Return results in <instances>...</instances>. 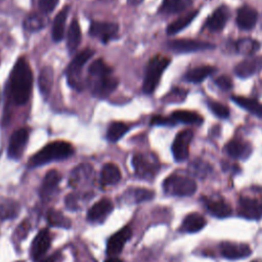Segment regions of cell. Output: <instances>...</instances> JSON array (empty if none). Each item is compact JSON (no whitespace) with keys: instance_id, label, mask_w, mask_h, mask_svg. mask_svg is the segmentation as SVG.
Segmentation results:
<instances>
[{"instance_id":"obj_1","label":"cell","mask_w":262,"mask_h":262,"mask_svg":"<svg viewBox=\"0 0 262 262\" xmlns=\"http://www.w3.org/2000/svg\"><path fill=\"white\" fill-rule=\"evenodd\" d=\"M10 94L15 104L24 105L31 96L33 73L25 57H19L10 73Z\"/></svg>"},{"instance_id":"obj_2","label":"cell","mask_w":262,"mask_h":262,"mask_svg":"<svg viewBox=\"0 0 262 262\" xmlns=\"http://www.w3.org/2000/svg\"><path fill=\"white\" fill-rule=\"evenodd\" d=\"M74 154V147L66 141H53L42 147L29 161V166L34 168L50 163L52 161L63 160Z\"/></svg>"},{"instance_id":"obj_3","label":"cell","mask_w":262,"mask_h":262,"mask_svg":"<svg viewBox=\"0 0 262 262\" xmlns=\"http://www.w3.org/2000/svg\"><path fill=\"white\" fill-rule=\"evenodd\" d=\"M163 187L167 194L175 196H188L195 192L196 183L188 176L172 174L165 179Z\"/></svg>"},{"instance_id":"obj_4","label":"cell","mask_w":262,"mask_h":262,"mask_svg":"<svg viewBox=\"0 0 262 262\" xmlns=\"http://www.w3.org/2000/svg\"><path fill=\"white\" fill-rule=\"evenodd\" d=\"M169 63H170V59L162 55H157L148 61L145 75H144L143 84H142V90L145 93L149 94L155 91V89L159 84V81L161 79L163 72L165 71V69L168 67Z\"/></svg>"},{"instance_id":"obj_5","label":"cell","mask_w":262,"mask_h":262,"mask_svg":"<svg viewBox=\"0 0 262 262\" xmlns=\"http://www.w3.org/2000/svg\"><path fill=\"white\" fill-rule=\"evenodd\" d=\"M93 50L86 48L80 51L71 61V63L68 66L66 75L68 79V83L71 87L81 90L83 87V82H82V69L85 66V63L91 58L93 55Z\"/></svg>"},{"instance_id":"obj_6","label":"cell","mask_w":262,"mask_h":262,"mask_svg":"<svg viewBox=\"0 0 262 262\" xmlns=\"http://www.w3.org/2000/svg\"><path fill=\"white\" fill-rule=\"evenodd\" d=\"M135 174L143 179H151L160 169V163L152 154H136L132 159Z\"/></svg>"},{"instance_id":"obj_7","label":"cell","mask_w":262,"mask_h":262,"mask_svg":"<svg viewBox=\"0 0 262 262\" xmlns=\"http://www.w3.org/2000/svg\"><path fill=\"white\" fill-rule=\"evenodd\" d=\"M118 79L113 76V74L98 75V76H89L88 84L90 91L93 96L98 98H105L118 86Z\"/></svg>"},{"instance_id":"obj_8","label":"cell","mask_w":262,"mask_h":262,"mask_svg":"<svg viewBox=\"0 0 262 262\" xmlns=\"http://www.w3.org/2000/svg\"><path fill=\"white\" fill-rule=\"evenodd\" d=\"M167 47L175 52H193L207 50L214 47L211 43L192 40V39H176L167 42Z\"/></svg>"},{"instance_id":"obj_9","label":"cell","mask_w":262,"mask_h":262,"mask_svg":"<svg viewBox=\"0 0 262 262\" xmlns=\"http://www.w3.org/2000/svg\"><path fill=\"white\" fill-rule=\"evenodd\" d=\"M94 177V171L91 165L81 164L77 166L70 175L69 184L74 188H81L89 185Z\"/></svg>"},{"instance_id":"obj_10","label":"cell","mask_w":262,"mask_h":262,"mask_svg":"<svg viewBox=\"0 0 262 262\" xmlns=\"http://www.w3.org/2000/svg\"><path fill=\"white\" fill-rule=\"evenodd\" d=\"M238 214L247 219L258 220L262 217V200L251 196L241 198Z\"/></svg>"},{"instance_id":"obj_11","label":"cell","mask_w":262,"mask_h":262,"mask_svg":"<svg viewBox=\"0 0 262 262\" xmlns=\"http://www.w3.org/2000/svg\"><path fill=\"white\" fill-rule=\"evenodd\" d=\"M119 32V26L115 23L93 21L89 28V34L99 39L103 43H107L116 38Z\"/></svg>"},{"instance_id":"obj_12","label":"cell","mask_w":262,"mask_h":262,"mask_svg":"<svg viewBox=\"0 0 262 262\" xmlns=\"http://www.w3.org/2000/svg\"><path fill=\"white\" fill-rule=\"evenodd\" d=\"M191 139H192L191 130H183L176 135L172 144V152L176 161L181 162L187 159Z\"/></svg>"},{"instance_id":"obj_13","label":"cell","mask_w":262,"mask_h":262,"mask_svg":"<svg viewBox=\"0 0 262 262\" xmlns=\"http://www.w3.org/2000/svg\"><path fill=\"white\" fill-rule=\"evenodd\" d=\"M29 138V132L26 128H20L14 131L9 139V144H8V157L14 160L19 159L24 150L26 148L27 142Z\"/></svg>"},{"instance_id":"obj_14","label":"cell","mask_w":262,"mask_h":262,"mask_svg":"<svg viewBox=\"0 0 262 262\" xmlns=\"http://www.w3.org/2000/svg\"><path fill=\"white\" fill-rule=\"evenodd\" d=\"M131 235H132L131 228L129 226L123 227L120 231L112 235L107 241L106 253L111 257H116L117 255H119L122 252L125 243L131 237Z\"/></svg>"},{"instance_id":"obj_15","label":"cell","mask_w":262,"mask_h":262,"mask_svg":"<svg viewBox=\"0 0 262 262\" xmlns=\"http://www.w3.org/2000/svg\"><path fill=\"white\" fill-rule=\"evenodd\" d=\"M221 255L230 260L242 259L250 256L251 249L246 244H237L232 242H224L220 245Z\"/></svg>"},{"instance_id":"obj_16","label":"cell","mask_w":262,"mask_h":262,"mask_svg":"<svg viewBox=\"0 0 262 262\" xmlns=\"http://www.w3.org/2000/svg\"><path fill=\"white\" fill-rule=\"evenodd\" d=\"M51 243L50 232L48 229L43 228L38 232V234L35 236L32 247H31V255L34 260H39L42 258V256L48 251Z\"/></svg>"},{"instance_id":"obj_17","label":"cell","mask_w":262,"mask_h":262,"mask_svg":"<svg viewBox=\"0 0 262 262\" xmlns=\"http://www.w3.org/2000/svg\"><path fill=\"white\" fill-rule=\"evenodd\" d=\"M114 205L108 199H102L96 202L88 211V219L90 221H102L113 211Z\"/></svg>"},{"instance_id":"obj_18","label":"cell","mask_w":262,"mask_h":262,"mask_svg":"<svg viewBox=\"0 0 262 262\" xmlns=\"http://www.w3.org/2000/svg\"><path fill=\"white\" fill-rule=\"evenodd\" d=\"M262 70V56L250 57L239 62L235 69V74L241 78H248Z\"/></svg>"},{"instance_id":"obj_19","label":"cell","mask_w":262,"mask_h":262,"mask_svg":"<svg viewBox=\"0 0 262 262\" xmlns=\"http://www.w3.org/2000/svg\"><path fill=\"white\" fill-rule=\"evenodd\" d=\"M60 178L61 176L56 170H50L47 172L40 189V194L43 200L49 199L54 193V191L57 189Z\"/></svg>"},{"instance_id":"obj_20","label":"cell","mask_w":262,"mask_h":262,"mask_svg":"<svg viewBox=\"0 0 262 262\" xmlns=\"http://www.w3.org/2000/svg\"><path fill=\"white\" fill-rule=\"evenodd\" d=\"M258 14L257 11L250 6H243L237 11L236 24L243 30L252 29L257 21Z\"/></svg>"},{"instance_id":"obj_21","label":"cell","mask_w":262,"mask_h":262,"mask_svg":"<svg viewBox=\"0 0 262 262\" xmlns=\"http://www.w3.org/2000/svg\"><path fill=\"white\" fill-rule=\"evenodd\" d=\"M228 18V9L225 6L217 8L207 20V28L213 32H218L223 29Z\"/></svg>"},{"instance_id":"obj_22","label":"cell","mask_w":262,"mask_h":262,"mask_svg":"<svg viewBox=\"0 0 262 262\" xmlns=\"http://www.w3.org/2000/svg\"><path fill=\"white\" fill-rule=\"evenodd\" d=\"M226 152L235 159H244L247 158L251 152V146L249 143L241 140L233 139L230 140L225 146Z\"/></svg>"},{"instance_id":"obj_23","label":"cell","mask_w":262,"mask_h":262,"mask_svg":"<svg viewBox=\"0 0 262 262\" xmlns=\"http://www.w3.org/2000/svg\"><path fill=\"white\" fill-rule=\"evenodd\" d=\"M121 180V171L113 163L105 164L100 173V182L102 185H115Z\"/></svg>"},{"instance_id":"obj_24","label":"cell","mask_w":262,"mask_h":262,"mask_svg":"<svg viewBox=\"0 0 262 262\" xmlns=\"http://www.w3.org/2000/svg\"><path fill=\"white\" fill-rule=\"evenodd\" d=\"M206 207L212 215H214L215 217H218V218H225L231 214L230 206L222 199L221 200H213V199L206 200Z\"/></svg>"},{"instance_id":"obj_25","label":"cell","mask_w":262,"mask_h":262,"mask_svg":"<svg viewBox=\"0 0 262 262\" xmlns=\"http://www.w3.org/2000/svg\"><path fill=\"white\" fill-rule=\"evenodd\" d=\"M69 12V6H64L54 17L52 25V39L55 42L62 40L64 33L66 20Z\"/></svg>"},{"instance_id":"obj_26","label":"cell","mask_w":262,"mask_h":262,"mask_svg":"<svg viewBox=\"0 0 262 262\" xmlns=\"http://www.w3.org/2000/svg\"><path fill=\"white\" fill-rule=\"evenodd\" d=\"M82 39V33L81 28L76 18H74L70 25L69 31H68V37H67V45L70 52H74L78 46L80 45Z\"/></svg>"},{"instance_id":"obj_27","label":"cell","mask_w":262,"mask_h":262,"mask_svg":"<svg viewBox=\"0 0 262 262\" xmlns=\"http://www.w3.org/2000/svg\"><path fill=\"white\" fill-rule=\"evenodd\" d=\"M192 0H163L160 12L164 14H174L185 10Z\"/></svg>"},{"instance_id":"obj_28","label":"cell","mask_w":262,"mask_h":262,"mask_svg":"<svg viewBox=\"0 0 262 262\" xmlns=\"http://www.w3.org/2000/svg\"><path fill=\"white\" fill-rule=\"evenodd\" d=\"M205 225L206 220L202 215L198 213H191L183 219L182 229L186 232H196L200 231Z\"/></svg>"},{"instance_id":"obj_29","label":"cell","mask_w":262,"mask_h":262,"mask_svg":"<svg viewBox=\"0 0 262 262\" xmlns=\"http://www.w3.org/2000/svg\"><path fill=\"white\" fill-rule=\"evenodd\" d=\"M232 100L243 108L249 111L251 114L262 119V104L259 103L258 100L244 96H233Z\"/></svg>"},{"instance_id":"obj_30","label":"cell","mask_w":262,"mask_h":262,"mask_svg":"<svg viewBox=\"0 0 262 262\" xmlns=\"http://www.w3.org/2000/svg\"><path fill=\"white\" fill-rule=\"evenodd\" d=\"M19 210L18 204L11 199H0V219L6 220L17 215Z\"/></svg>"},{"instance_id":"obj_31","label":"cell","mask_w":262,"mask_h":262,"mask_svg":"<svg viewBox=\"0 0 262 262\" xmlns=\"http://www.w3.org/2000/svg\"><path fill=\"white\" fill-rule=\"evenodd\" d=\"M39 89L43 95H48L53 85V70L50 67L42 69L38 79Z\"/></svg>"},{"instance_id":"obj_32","label":"cell","mask_w":262,"mask_h":262,"mask_svg":"<svg viewBox=\"0 0 262 262\" xmlns=\"http://www.w3.org/2000/svg\"><path fill=\"white\" fill-rule=\"evenodd\" d=\"M171 119L174 122H181L185 124H200L203 122V119L199 114L184 110H179L172 113Z\"/></svg>"},{"instance_id":"obj_33","label":"cell","mask_w":262,"mask_h":262,"mask_svg":"<svg viewBox=\"0 0 262 262\" xmlns=\"http://www.w3.org/2000/svg\"><path fill=\"white\" fill-rule=\"evenodd\" d=\"M198 14V11H191L188 12L180 17H178L176 20H174L173 23H171L168 27H167V33L169 35H174L180 31H182L186 26H188L191 20L194 18V16Z\"/></svg>"},{"instance_id":"obj_34","label":"cell","mask_w":262,"mask_h":262,"mask_svg":"<svg viewBox=\"0 0 262 262\" xmlns=\"http://www.w3.org/2000/svg\"><path fill=\"white\" fill-rule=\"evenodd\" d=\"M214 72V68L211 66H202L194 68L186 73L185 79L192 83H199L204 81L207 77H209Z\"/></svg>"},{"instance_id":"obj_35","label":"cell","mask_w":262,"mask_h":262,"mask_svg":"<svg viewBox=\"0 0 262 262\" xmlns=\"http://www.w3.org/2000/svg\"><path fill=\"white\" fill-rule=\"evenodd\" d=\"M47 24V18L44 16V13H32L28 15L24 21V27L27 31L36 32L42 30Z\"/></svg>"},{"instance_id":"obj_36","label":"cell","mask_w":262,"mask_h":262,"mask_svg":"<svg viewBox=\"0 0 262 262\" xmlns=\"http://www.w3.org/2000/svg\"><path fill=\"white\" fill-rule=\"evenodd\" d=\"M129 130V126L123 122H112L107 128L106 138L112 141L116 142L122 138V136Z\"/></svg>"},{"instance_id":"obj_37","label":"cell","mask_w":262,"mask_h":262,"mask_svg":"<svg viewBox=\"0 0 262 262\" xmlns=\"http://www.w3.org/2000/svg\"><path fill=\"white\" fill-rule=\"evenodd\" d=\"M235 48L241 54L251 55L259 50L260 43L252 38H243L235 43Z\"/></svg>"},{"instance_id":"obj_38","label":"cell","mask_w":262,"mask_h":262,"mask_svg":"<svg viewBox=\"0 0 262 262\" xmlns=\"http://www.w3.org/2000/svg\"><path fill=\"white\" fill-rule=\"evenodd\" d=\"M47 220L51 226L62 227V228L71 227V220L69 218H67L61 212H59L55 209L48 210Z\"/></svg>"},{"instance_id":"obj_39","label":"cell","mask_w":262,"mask_h":262,"mask_svg":"<svg viewBox=\"0 0 262 262\" xmlns=\"http://www.w3.org/2000/svg\"><path fill=\"white\" fill-rule=\"evenodd\" d=\"M154 192L151 190L145 188H135L127 192V199H132V202L141 203L144 201H148L152 199Z\"/></svg>"},{"instance_id":"obj_40","label":"cell","mask_w":262,"mask_h":262,"mask_svg":"<svg viewBox=\"0 0 262 262\" xmlns=\"http://www.w3.org/2000/svg\"><path fill=\"white\" fill-rule=\"evenodd\" d=\"M190 170H191V173H192L194 176H198V177H205V176L209 173L210 167H209L206 163H204V162H202V161H200V160H195V161H193V162L191 163V165H190Z\"/></svg>"},{"instance_id":"obj_41","label":"cell","mask_w":262,"mask_h":262,"mask_svg":"<svg viewBox=\"0 0 262 262\" xmlns=\"http://www.w3.org/2000/svg\"><path fill=\"white\" fill-rule=\"evenodd\" d=\"M209 107L219 118H226L229 115L228 108L224 104L219 103L217 101H211L209 103Z\"/></svg>"},{"instance_id":"obj_42","label":"cell","mask_w":262,"mask_h":262,"mask_svg":"<svg viewBox=\"0 0 262 262\" xmlns=\"http://www.w3.org/2000/svg\"><path fill=\"white\" fill-rule=\"evenodd\" d=\"M58 0H39V8L42 13H50L57 5Z\"/></svg>"},{"instance_id":"obj_43","label":"cell","mask_w":262,"mask_h":262,"mask_svg":"<svg viewBox=\"0 0 262 262\" xmlns=\"http://www.w3.org/2000/svg\"><path fill=\"white\" fill-rule=\"evenodd\" d=\"M216 85L222 90H229L232 87V81L228 76H220L215 81Z\"/></svg>"},{"instance_id":"obj_44","label":"cell","mask_w":262,"mask_h":262,"mask_svg":"<svg viewBox=\"0 0 262 262\" xmlns=\"http://www.w3.org/2000/svg\"><path fill=\"white\" fill-rule=\"evenodd\" d=\"M152 124L156 125H173L175 122L171 118H165L162 116H156L151 120Z\"/></svg>"},{"instance_id":"obj_45","label":"cell","mask_w":262,"mask_h":262,"mask_svg":"<svg viewBox=\"0 0 262 262\" xmlns=\"http://www.w3.org/2000/svg\"><path fill=\"white\" fill-rule=\"evenodd\" d=\"M62 260V255L60 253H54L53 255L42 259L40 262H61Z\"/></svg>"},{"instance_id":"obj_46","label":"cell","mask_w":262,"mask_h":262,"mask_svg":"<svg viewBox=\"0 0 262 262\" xmlns=\"http://www.w3.org/2000/svg\"><path fill=\"white\" fill-rule=\"evenodd\" d=\"M104 262H123V261L117 257H111V258L106 259Z\"/></svg>"},{"instance_id":"obj_47","label":"cell","mask_w":262,"mask_h":262,"mask_svg":"<svg viewBox=\"0 0 262 262\" xmlns=\"http://www.w3.org/2000/svg\"><path fill=\"white\" fill-rule=\"evenodd\" d=\"M130 2H132V3H138L140 0H129Z\"/></svg>"},{"instance_id":"obj_48","label":"cell","mask_w":262,"mask_h":262,"mask_svg":"<svg viewBox=\"0 0 262 262\" xmlns=\"http://www.w3.org/2000/svg\"><path fill=\"white\" fill-rule=\"evenodd\" d=\"M253 262H258V261H253Z\"/></svg>"}]
</instances>
